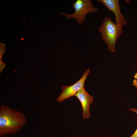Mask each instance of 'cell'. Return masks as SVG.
<instances>
[{
    "label": "cell",
    "mask_w": 137,
    "mask_h": 137,
    "mask_svg": "<svg viewBox=\"0 0 137 137\" xmlns=\"http://www.w3.org/2000/svg\"><path fill=\"white\" fill-rule=\"evenodd\" d=\"M97 1L104 5L109 11L114 13L116 24H121L123 26L126 25L127 21L121 12L118 0H98Z\"/></svg>",
    "instance_id": "obj_5"
},
{
    "label": "cell",
    "mask_w": 137,
    "mask_h": 137,
    "mask_svg": "<svg viewBox=\"0 0 137 137\" xmlns=\"http://www.w3.org/2000/svg\"><path fill=\"white\" fill-rule=\"evenodd\" d=\"M129 110L137 114V109L134 108H131ZM130 137H137V128L133 133Z\"/></svg>",
    "instance_id": "obj_7"
},
{
    "label": "cell",
    "mask_w": 137,
    "mask_h": 137,
    "mask_svg": "<svg viewBox=\"0 0 137 137\" xmlns=\"http://www.w3.org/2000/svg\"><path fill=\"white\" fill-rule=\"evenodd\" d=\"M72 6L75 10L74 13L67 14L61 12L60 14L65 16L67 20L76 19L79 25L83 23L87 14L98 11V9L93 6L90 0H77L73 3Z\"/></svg>",
    "instance_id": "obj_3"
},
{
    "label": "cell",
    "mask_w": 137,
    "mask_h": 137,
    "mask_svg": "<svg viewBox=\"0 0 137 137\" xmlns=\"http://www.w3.org/2000/svg\"><path fill=\"white\" fill-rule=\"evenodd\" d=\"M134 79H137V73H135V75L134 76Z\"/></svg>",
    "instance_id": "obj_10"
},
{
    "label": "cell",
    "mask_w": 137,
    "mask_h": 137,
    "mask_svg": "<svg viewBox=\"0 0 137 137\" xmlns=\"http://www.w3.org/2000/svg\"><path fill=\"white\" fill-rule=\"evenodd\" d=\"M99 30L102 40L107 45L108 50L112 53L115 52L116 43L123 32V26L114 23L111 18L106 17L99 26Z\"/></svg>",
    "instance_id": "obj_2"
},
{
    "label": "cell",
    "mask_w": 137,
    "mask_h": 137,
    "mask_svg": "<svg viewBox=\"0 0 137 137\" xmlns=\"http://www.w3.org/2000/svg\"><path fill=\"white\" fill-rule=\"evenodd\" d=\"M131 1L130 0H127L125 1L128 4H129L131 2Z\"/></svg>",
    "instance_id": "obj_9"
},
{
    "label": "cell",
    "mask_w": 137,
    "mask_h": 137,
    "mask_svg": "<svg viewBox=\"0 0 137 137\" xmlns=\"http://www.w3.org/2000/svg\"><path fill=\"white\" fill-rule=\"evenodd\" d=\"M132 85L136 88L137 90V79H134L133 81Z\"/></svg>",
    "instance_id": "obj_8"
},
{
    "label": "cell",
    "mask_w": 137,
    "mask_h": 137,
    "mask_svg": "<svg viewBox=\"0 0 137 137\" xmlns=\"http://www.w3.org/2000/svg\"><path fill=\"white\" fill-rule=\"evenodd\" d=\"M22 112L2 104L0 107V137L15 134L27 123Z\"/></svg>",
    "instance_id": "obj_1"
},
{
    "label": "cell",
    "mask_w": 137,
    "mask_h": 137,
    "mask_svg": "<svg viewBox=\"0 0 137 137\" xmlns=\"http://www.w3.org/2000/svg\"><path fill=\"white\" fill-rule=\"evenodd\" d=\"M75 96L78 99L81 103L83 119H85L89 118L91 116L90 107L93 100V97L88 93L84 87L77 93Z\"/></svg>",
    "instance_id": "obj_6"
},
{
    "label": "cell",
    "mask_w": 137,
    "mask_h": 137,
    "mask_svg": "<svg viewBox=\"0 0 137 137\" xmlns=\"http://www.w3.org/2000/svg\"><path fill=\"white\" fill-rule=\"evenodd\" d=\"M90 73V70L88 69L80 80L74 84L70 86H62V93L57 98V101L61 103L65 99L75 96L77 93L82 87H84L85 80Z\"/></svg>",
    "instance_id": "obj_4"
}]
</instances>
